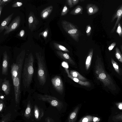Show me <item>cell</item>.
Returning <instances> with one entry per match:
<instances>
[{
    "label": "cell",
    "instance_id": "obj_1",
    "mask_svg": "<svg viewBox=\"0 0 122 122\" xmlns=\"http://www.w3.org/2000/svg\"><path fill=\"white\" fill-rule=\"evenodd\" d=\"M25 52L22 50L17 56L15 63L11 66V73L14 89L15 99L17 106L20 102V80Z\"/></svg>",
    "mask_w": 122,
    "mask_h": 122
},
{
    "label": "cell",
    "instance_id": "obj_2",
    "mask_svg": "<svg viewBox=\"0 0 122 122\" xmlns=\"http://www.w3.org/2000/svg\"><path fill=\"white\" fill-rule=\"evenodd\" d=\"M97 57L95 67L97 78L103 83L105 86L112 91L115 90L116 86L111 76L105 71L101 58L98 56Z\"/></svg>",
    "mask_w": 122,
    "mask_h": 122
},
{
    "label": "cell",
    "instance_id": "obj_3",
    "mask_svg": "<svg viewBox=\"0 0 122 122\" xmlns=\"http://www.w3.org/2000/svg\"><path fill=\"white\" fill-rule=\"evenodd\" d=\"M34 58L31 53L25 59L22 74L23 85L25 88H28L32 81L34 72Z\"/></svg>",
    "mask_w": 122,
    "mask_h": 122
},
{
    "label": "cell",
    "instance_id": "obj_4",
    "mask_svg": "<svg viewBox=\"0 0 122 122\" xmlns=\"http://www.w3.org/2000/svg\"><path fill=\"white\" fill-rule=\"evenodd\" d=\"M36 55L37 61L38 68L37 76L40 84L43 86L45 83L47 78V72L44 61V58L41 52H36Z\"/></svg>",
    "mask_w": 122,
    "mask_h": 122
},
{
    "label": "cell",
    "instance_id": "obj_5",
    "mask_svg": "<svg viewBox=\"0 0 122 122\" xmlns=\"http://www.w3.org/2000/svg\"><path fill=\"white\" fill-rule=\"evenodd\" d=\"M61 23L62 27L66 33L75 41L78 42L81 35L79 30L71 23L66 20H62Z\"/></svg>",
    "mask_w": 122,
    "mask_h": 122
},
{
    "label": "cell",
    "instance_id": "obj_6",
    "mask_svg": "<svg viewBox=\"0 0 122 122\" xmlns=\"http://www.w3.org/2000/svg\"><path fill=\"white\" fill-rule=\"evenodd\" d=\"M37 97L39 100L49 103L52 106L56 107L59 110H61L63 107L62 102L55 97L38 94Z\"/></svg>",
    "mask_w": 122,
    "mask_h": 122
},
{
    "label": "cell",
    "instance_id": "obj_7",
    "mask_svg": "<svg viewBox=\"0 0 122 122\" xmlns=\"http://www.w3.org/2000/svg\"><path fill=\"white\" fill-rule=\"evenodd\" d=\"M122 17V4L117 8L112 17L111 22H113L116 19H117L114 26L111 30V33H113L114 32Z\"/></svg>",
    "mask_w": 122,
    "mask_h": 122
},
{
    "label": "cell",
    "instance_id": "obj_8",
    "mask_svg": "<svg viewBox=\"0 0 122 122\" xmlns=\"http://www.w3.org/2000/svg\"><path fill=\"white\" fill-rule=\"evenodd\" d=\"M52 84L56 90L61 94H62L64 90L63 81L61 77L56 76L51 79Z\"/></svg>",
    "mask_w": 122,
    "mask_h": 122
},
{
    "label": "cell",
    "instance_id": "obj_9",
    "mask_svg": "<svg viewBox=\"0 0 122 122\" xmlns=\"http://www.w3.org/2000/svg\"><path fill=\"white\" fill-rule=\"evenodd\" d=\"M20 20L21 19L20 16L18 15L15 17L8 26L4 33V35L8 34L17 29L20 25Z\"/></svg>",
    "mask_w": 122,
    "mask_h": 122
},
{
    "label": "cell",
    "instance_id": "obj_10",
    "mask_svg": "<svg viewBox=\"0 0 122 122\" xmlns=\"http://www.w3.org/2000/svg\"><path fill=\"white\" fill-rule=\"evenodd\" d=\"M39 23V21L35 16L33 12L30 11L28 16V23L29 29L31 31L35 30Z\"/></svg>",
    "mask_w": 122,
    "mask_h": 122
},
{
    "label": "cell",
    "instance_id": "obj_11",
    "mask_svg": "<svg viewBox=\"0 0 122 122\" xmlns=\"http://www.w3.org/2000/svg\"><path fill=\"white\" fill-rule=\"evenodd\" d=\"M9 58L6 51L3 53V59L2 66V73L4 75L8 74Z\"/></svg>",
    "mask_w": 122,
    "mask_h": 122
},
{
    "label": "cell",
    "instance_id": "obj_12",
    "mask_svg": "<svg viewBox=\"0 0 122 122\" xmlns=\"http://www.w3.org/2000/svg\"><path fill=\"white\" fill-rule=\"evenodd\" d=\"M34 113L35 118L37 121L40 120L44 115L43 109L36 105L34 107Z\"/></svg>",
    "mask_w": 122,
    "mask_h": 122
},
{
    "label": "cell",
    "instance_id": "obj_13",
    "mask_svg": "<svg viewBox=\"0 0 122 122\" xmlns=\"http://www.w3.org/2000/svg\"><path fill=\"white\" fill-rule=\"evenodd\" d=\"M87 12L89 15H91L97 12L99 10L98 7L92 4H88L86 6Z\"/></svg>",
    "mask_w": 122,
    "mask_h": 122
},
{
    "label": "cell",
    "instance_id": "obj_14",
    "mask_svg": "<svg viewBox=\"0 0 122 122\" xmlns=\"http://www.w3.org/2000/svg\"><path fill=\"white\" fill-rule=\"evenodd\" d=\"M14 13H12L5 19L1 22L0 26V33L2 32L7 27V25L11 20Z\"/></svg>",
    "mask_w": 122,
    "mask_h": 122
},
{
    "label": "cell",
    "instance_id": "obj_15",
    "mask_svg": "<svg viewBox=\"0 0 122 122\" xmlns=\"http://www.w3.org/2000/svg\"><path fill=\"white\" fill-rule=\"evenodd\" d=\"M56 53L61 58L73 65H75L74 61L67 54L63 53L61 51H56Z\"/></svg>",
    "mask_w": 122,
    "mask_h": 122
},
{
    "label": "cell",
    "instance_id": "obj_16",
    "mask_svg": "<svg viewBox=\"0 0 122 122\" xmlns=\"http://www.w3.org/2000/svg\"><path fill=\"white\" fill-rule=\"evenodd\" d=\"M1 88L2 90L6 95L9 94L10 90V85L9 81L7 80L6 78L3 80Z\"/></svg>",
    "mask_w": 122,
    "mask_h": 122
},
{
    "label": "cell",
    "instance_id": "obj_17",
    "mask_svg": "<svg viewBox=\"0 0 122 122\" xmlns=\"http://www.w3.org/2000/svg\"><path fill=\"white\" fill-rule=\"evenodd\" d=\"M53 7L52 6L50 5L43 9L41 13V16L43 19H45L48 17L52 12Z\"/></svg>",
    "mask_w": 122,
    "mask_h": 122
},
{
    "label": "cell",
    "instance_id": "obj_18",
    "mask_svg": "<svg viewBox=\"0 0 122 122\" xmlns=\"http://www.w3.org/2000/svg\"><path fill=\"white\" fill-rule=\"evenodd\" d=\"M93 52V49L91 48L90 49L86 59L85 62V67L87 70H88L90 67Z\"/></svg>",
    "mask_w": 122,
    "mask_h": 122
},
{
    "label": "cell",
    "instance_id": "obj_19",
    "mask_svg": "<svg viewBox=\"0 0 122 122\" xmlns=\"http://www.w3.org/2000/svg\"><path fill=\"white\" fill-rule=\"evenodd\" d=\"M70 74L72 77L77 78L82 81H86L87 80L78 72L74 70H71Z\"/></svg>",
    "mask_w": 122,
    "mask_h": 122
},
{
    "label": "cell",
    "instance_id": "obj_20",
    "mask_svg": "<svg viewBox=\"0 0 122 122\" xmlns=\"http://www.w3.org/2000/svg\"><path fill=\"white\" fill-rule=\"evenodd\" d=\"M79 107H76L70 115L68 120V122H75L76 120Z\"/></svg>",
    "mask_w": 122,
    "mask_h": 122
},
{
    "label": "cell",
    "instance_id": "obj_21",
    "mask_svg": "<svg viewBox=\"0 0 122 122\" xmlns=\"http://www.w3.org/2000/svg\"><path fill=\"white\" fill-rule=\"evenodd\" d=\"M67 76L69 78H71L74 81L82 86H89L91 85V83L89 81H82L77 78L72 77L70 74L67 75Z\"/></svg>",
    "mask_w": 122,
    "mask_h": 122
},
{
    "label": "cell",
    "instance_id": "obj_22",
    "mask_svg": "<svg viewBox=\"0 0 122 122\" xmlns=\"http://www.w3.org/2000/svg\"><path fill=\"white\" fill-rule=\"evenodd\" d=\"M83 10V9L81 6L78 5L71 10L70 14L74 15L82 14Z\"/></svg>",
    "mask_w": 122,
    "mask_h": 122
},
{
    "label": "cell",
    "instance_id": "obj_23",
    "mask_svg": "<svg viewBox=\"0 0 122 122\" xmlns=\"http://www.w3.org/2000/svg\"><path fill=\"white\" fill-rule=\"evenodd\" d=\"M31 105L30 101H28L24 113L25 117L27 118H29L31 115Z\"/></svg>",
    "mask_w": 122,
    "mask_h": 122
},
{
    "label": "cell",
    "instance_id": "obj_24",
    "mask_svg": "<svg viewBox=\"0 0 122 122\" xmlns=\"http://www.w3.org/2000/svg\"><path fill=\"white\" fill-rule=\"evenodd\" d=\"M53 46L55 49L66 52H69V51L66 47L56 42L53 43Z\"/></svg>",
    "mask_w": 122,
    "mask_h": 122
},
{
    "label": "cell",
    "instance_id": "obj_25",
    "mask_svg": "<svg viewBox=\"0 0 122 122\" xmlns=\"http://www.w3.org/2000/svg\"><path fill=\"white\" fill-rule=\"evenodd\" d=\"M111 61L113 67L115 71L119 75H121V74L118 64L112 58L111 59Z\"/></svg>",
    "mask_w": 122,
    "mask_h": 122
},
{
    "label": "cell",
    "instance_id": "obj_26",
    "mask_svg": "<svg viewBox=\"0 0 122 122\" xmlns=\"http://www.w3.org/2000/svg\"><path fill=\"white\" fill-rule=\"evenodd\" d=\"M115 55L116 58L120 62L122 63V54L119 49L116 47L115 49Z\"/></svg>",
    "mask_w": 122,
    "mask_h": 122
},
{
    "label": "cell",
    "instance_id": "obj_27",
    "mask_svg": "<svg viewBox=\"0 0 122 122\" xmlns=\"http://www.w3.org/2000/svg\"><path fill=\"white\" fill-rule=\"evenodd\" d=\"M11 114L10 112L4 116H3L0 121V122H9L10 120Z\"/></svg>",
    "mask_w": 122,
    "mask_h": 122
},
{
    "label": "cell",
    "instance_id": "obj_28",
    "mask_svg": "<svg viewBox=\"0 0 122 122\" xmlns=\"http://www.w3.org/2000/svg\"><path fill=\"white\" fill-rule=\"evenodd\" d=\"M121 23L120 21L119 23L116 30V32L118 34L120 37L122 38V27Z\"/></svg>",
    "mask_w": 122,
    "mask_h": 122
},
{
    "label": "cell",
    "instance_id": "obj_29",
    "mask_svg": "<svg viewBox=\"0 0 122 122\" xmlns=\"http://www.w3.org/2000/svg\"><path fill=\"white\" fill-rule=\"evenodd\" d=\"M112 119L115 122L122 121V112L113 116Z\"/></svg>",
    "mask_w": 122,
    "mask_h": 122
},
{
    "label": "cell",
    "instance_id": "obj_30",
    "mask_svg": "<svg viewBox=\"0 0 122 122\" xmlns=\"http://www.w3.org/2000/svg\"><path fill=\"white\" fill-rule=\"evenodd\" d=\"M93 119V117L91 116H87L82 118L79 122H91Z\"/></svg>",
    "mask_w": 122,
    "mask_h": 122
},
{
    "label": "cell",
    "instance_id": "obj_31",
    "mask_svg": "<svg viewBox=\"0 0 122 122\" xmlns=\"http://www.w3.org/2000/svg\"><path fill=\"white\" fill-rule=\"evenodd\" d=\"M61 65L64 68L67 75H70V73L68 70L69 66L67 63L66 61H63L62 62Z\"/></svg>",
    "mask_w": 122,
    "mask_h": 122
},
{
    "label": "cell",
    "instance_id": "obj_32",
    "mask_svg": "<svg viewBox=\"0 0 122 122\" xmlns=\"http://www.w3.org/2000/svg\"><path fill=\"white\" fill-rule=\"evenodd\" d=\"M48 33L49 29L47 28L42 32L39 33V36L40 35H42L44 39H46L48 36Z\"/></svg>",
    "mask_w": 122,
    "mask_h": 122
},
{
    "label": "cell",
    "instance_id": "obj_33",
    "mask_svg": "<svg viewBox=\"0 0 122 122\" xmlns=\"http://www.w3.org/2000/svg\"><path fill=\"white\" fill-rule=\"evenodd\" d=\"M69 9L68 8L66 5H65L61 11V16H63L66 15Z\"/></svg>",
    "mask_w": 122,
    "mask_h": 122
},
{
    "label": "cell",
    "instance_id": "obj_34",
    "mask_svg": "<svg viewBox=\"0 0 122 122\" xmlns=\"http://www.w3.org/2000/svg\"><path fill=\"white\" fill-rule=\"evenodd\" d=\"M92 29L90 25H88L86 26V35L87 36H89L91 34Z\"/></svg>",
    "mask_w": 122,
    "mask_h": 122
},
{
    "label": "cell",
    "instance_id": "obj_35",
    "mask_svg": "<svg viewBox=\"0 0 122 122\" xmlns=\"http://www.w3.org/2000/svg\"><path fill=\"white\" fill-rule=\"evenodd\" d=\"M12 1L11 0H0V6H4Z\"/></svg>",
    "mask_w": 122,
    "mask_h": 122
},
{
    "label": "cell",
    "instance_id": "obj_36",
    "mask_svg": "<svg viewBox=\"0 0 122 122\" xmlns=\"http://www.w3.org/2000/svg\"><path fill=\"white\" fill-rule=\"evenodd\" d=\"M23 5V3L20 2H16L13 4L12 5V7L13 8L21 6Z\"/></svg>",
    "mask_w": 122,
    "mask_h": 122
},
{
    "label": "cell",
    "instance_id": "obj_37",
    "mask_svg": "<svg viewBox=\"0 0 122 122\" xmlns=\"http://www.w3.org/2000/svg\"><path fill=\"white\" fill-rule=\"evenodd\" d=\"M5 107V105L4 102L2 100L0 99V112H2Z\"/></svg>",
    "mask_w": 122,
    "mask_h": 122
},
{
    "label": "cell",
    "instance_id": "obj_38",
    "mask_svg": "<svg viewBox=\"0 0 122 122\" xmlns=\"http://www.w3.org/2000/svg\"><path fill=\"white\" fill-rule=\"evenodd\" d=\"M116 43L115 42H113L109 46L108 49L109 51H112L116 45Z\"/></svg>",
    "mask_w": 122,
    "mask_h": 122
},
{
    "label": "cell",
    "instance_id": "obj_39",
    "mask_svg": "<svg viewBox=\"0 0 122 122\" xmlns=\"http://www.w3.org/2000/svg\"><path fill=\"white\" fill-rule=\"evenodd\" d=\"M25 35V32L24 30H20L18 35V36L21 37H24Z\"/></svg>",
    "mask_w": 122,
    "mask_h": 122
},
{
    "label": "cell",
    "instance_id": "obj_40",
    "mask_svg": "<svg viewBox=\"0 0 122 122\" xmlns=\"http://www.w3.org/2000/svg\"><path fill=\"white\" fill-rule=\"evenodd\" d=\"M116 105L119 109L122 110V102L116 103Z\"/></svg>",
    "mask_w": 122,
    "mask_h": 122
},
{
    "label": "cell",
    "instance_id": "obj_41",
    "mask_svg": "<svg viewBox=\"0 0 122 122\" xmlns=\"http://www.w3.org/2000/svg\"><path fill=\"white\" fill-rule=\"evenodd\" d=\"M72 0H67V2L69 7L71 8L73 7V5L72 3Z\"/></svg>",
    "mask_w": 122,
    "mask_h": 122
},
{
    "label": "cell",
    "instance_id": "obj_42",
    "mask_svg": "<svg viewBox=\"0 0 122 122\" xmlns=\"http://www.w3.org/2000/svg\"><path fill=\"white\" fill-rule=\"evenodd\" d=\"M45 122H54L53 120L49 117H46L45 120Z\"/></svg>",
    "mask_w": 122,
    "mask_h": 122
},
{
    "label": "cell",
    "instance_id": "obj_43",
    "mask_svg": "<svg viewBox=\"0 0 122 122\" xmlns=\"http://www.w3.org/2000/svg\"><path fill=\"white\" fill-rule=\"evenodd\" d=\"M100 120L99 118L96 117H93V120L94 122H98Z\"/></svg>",
    "mask_w": 122,
    "mask_h": 122
},
{
    "label": "cell",
    "instance_id": "obj_44",
    "mask_svg": "<svg viewBox=\"0 0 122 122\" xmlns=\"http://www.w3.org/2000/svg\"><path fill=\"white\" fill-rule=\"evenodd\" d=\"M72 4L74 6L77 4L80 0H72Z\"/></svg>",
    "mask_w": 122,
    "mask_h": 122
},
{
    "label": "cell",
    "instance_id": "obj_45",
    "mask_svg": "<svg viewBox=\"0 0 122 122\" xmlns=\"http://www.w3.org/2000/svg\"><path fill=\"white\" fill-rule=\"evenodd\" d=\"M4 7L3 6H0V16H1V14Z\"/></svg>",
    "mask_w": 122,
    "mask_h": 122
},
{
    "label": "cell",
    "instance_id": "obj_46",
    "mask_svg": "<svg viewBox=\"0 0 122 122\" xmlns=\"http://www.w3.org/2000/svg\"><path fill=\"white\" fill-rule=\"evenodd\" d=\"M4 98V97L3 96H2V95L1 94V96H0L1 99H0L2 100V99L3 98Z\"/></svg>",
    "mask_w": 122,
    "mask_h": 122
},
{
    "label": "cell",
    "instance_id": "obj_47",
    "mask_svg": "<svg viewBox=\"0 0 122 122\" xmlns=\"http://www.w3.org/2000/svg\"><path fill=\"white\" fill-rule=\"evenodd\" d=\"M120 48H121V51H122V45H121L120 46Z\"/></svg>",
    "mask_w": 122,
    "mask_h": 122
},
{
    "label": "cell",
    "instance_id": "obj_48",
    "mask_svg": "<svg viewBox=\"0 0 122 122\" xmlns=\"http://www.w3.org/2000/svg\"><path fill=\"white\" fill-rule=\"evenodd\" d=\"M84 0H80V1L81 2H82V1H84Z\"/></svg>",
    "mask_w": 122,
    "mask_h": 122
},
{
    "label": "cell",
    "instance_id": "obj_49",
    "mask_svg": "<svg viewBox=\"0 0 122 122\" xmlns=\"http://www.w3.org/2000/svg\"></svg>",
    "mask_w": 122,
    "mask_h": 122
}]
</instances>
